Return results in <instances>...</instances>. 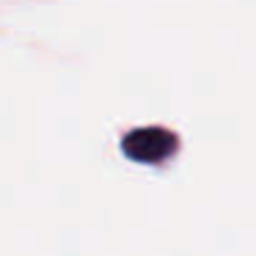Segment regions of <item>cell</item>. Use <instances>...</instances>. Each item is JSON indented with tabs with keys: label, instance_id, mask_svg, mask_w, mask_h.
<instances>
[{
	"label": "cell",
	"instance_id": "6da1fadb",
	"mask_svg": "<svg viewBox=\"0 0 256 256\" xmlns=\"http://www.w3.org/2000/svg\"><path fill=\"white\" fill-rule=\"evenodd\" d=\"M171 149L174 138L162 130H138L124 138V152L140 162H160L166 154H171Z\"/></svg>",
	"mask_w": 256,
	"mask_h": 256
}]
</instances>
